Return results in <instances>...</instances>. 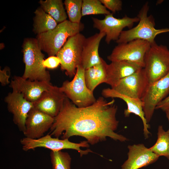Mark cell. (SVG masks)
<instances>
[{
	"mask_svg": "<svg viewBox=\"0 0 169 169\" xmlns=\"http://www.w3.org/2000/svg\"><path fill=\"white\" fill-rule=\"evenodd\" d=\"M34 13L33 31L37 35L54 29L58 24V23L40 7L36 9Z\"/></svg>",
	"mask_w": 169,
	"mask_h": 169,
	"instance_id": "cell-22",
	"label": "cell"
},
{
	"mask_svg": "<svg viewBox=\"0 0 169 169\" xmlns=\"http://www.w3.org/2000/svg\"><path fill=\"white\" fill-rule=\"evenodd\" d=\"M50 157L53 169H70L71 158L67 152L51 151Z\"/></svg>",
	"mask_w": 169,
	"mask_h": 169,
	"instance_id": "cell-26",
	"label": "cell"
},
{
	"mask_svg": "<svg viewBox=\"0 0 169 169\" xmlns=\"http://www.w3.org/2000/svg\"><path fill=\"white\" fill-rule=\"evenodd\" d=\"M169 95V73L163 78L148 84L141 100L148 123L150 121L157 105Z\"/></svg>",
	"mask_w": 169,
	"mask_h": 169,
	"instance_id": "cell-11",
	"label": "cell"
},
{
	"mask_svg": "<svg viewBox=\"0 0 169 169\" xmlns=\"http://www.w3.org/2000/svg\"><path fill=\"white\" fill-rule=\"evenodd\" d=\"M23 61L25 65L23 79L50 83V75L43 65L44 55L36 38H27L22 45Z\"/></svg>",
	"mask_w": 169,
	"mask_h": 169,
	"instance_id": "cell-2",
	"label": "cell"
},
{
	"mask_svg": "<svg viewBox=\"0 0 169 169\" xmlns=\"http://www.w3.org/2000/svg\"><path fill=\"white\" fill-rule=\"evenodd\" d=\"M51 136L48 134L36 139L25 137L22 139L20 142L22 146L23 150L25 151L34 150L38 147H43L49 149L51 151H59L64 149H74L77 151L81 156L90 152L94 153L90 149L82 150L80 148L81 147L88 148L90 146L87 141L75 143L69 141V139H60Z\"/></svg>",
	"mask_w": 169,
	"mask_h": 169,
	"instance_id": "cell-8",
	"label": "cell"
},
{
	"mask_svg": "<svg viewBox=\"0 0 169 169\" xmlns=\"http://www.w3.org/2000/svg\"><path fill=\"white\" fill-rule=\"evenodd\" d=\"M92 19L94 28L105 34V41L108 44L112 41H116L124 28L131 29L135 23L139 21L137 17L130 18L126 15L122 18H116L114 17L112 13L105 15L103 19L93 17Z\"/></svg>",
	"mask_w": 169,
	"mask_h": 169,
	"instance_id": "cell-10",
	"label": "cell"
},
{
	"mask_svg": "<svg viewBox=\"0 0 169 169\" xmlns=\"http://www.w3.org/2000/svg\"><path fill=\"white\" fill-rule=\"evenodd\" d=\"M166 117L168 120L169 123V112H166ZM169 134V128L168 130L167 131Z\"/></svg>",
	"mask_w": 169,
	"mask_h": 169,
	"instance_id": "cell-32",
	"label": "cell"
},
{
	"mask_svg": "<svg viewBox=\"0 0 169 169\" xmlns=\"http://www.w3.org/2000/svg\"><path fill=\"white\" fill-rule=\"evenodd\" d=\"M128 159L121 169H139L156 161L159 157L143 144L129 145Z\"/></svg>",
	"mask_w": 169,
	"mask_h": 169,
	"instance_id": "cell-18",
	"label": "cell"
},
{
	"mask_svg": "<svg viewBox=\"0 0 169 169\" xmlns=\"http://www.w3.org/2000/svg\"><path fill=\"white\" fill-rule=\"evenodd\" d=\"M157 135L156 143L149 149L159 157L163 156L169 160V134L160 125L158 128Z\"/></svg>",
	"mask_w": 169,
	"mask_h": 169,
	"instance_id": "cell-24",
	"label": "cell"
},
{
	"mask_svg": "<svg viewBox=\"0 0 169 169\" xmlns=\"http://www.w3.org/2000/svg\"><path fill=\"white\" fill-rule=\"evenodd\" d=\"M84 28L81 23H73L67 20L54 29L37 35L36 38L41 50L49 57L55 56L69 37L80 33Z\"/></svg>",
	"mask_w": 169,
	"mask_h": 169,
	"instance_id": "cell-3",
	"label": "cell"
},
{
	"mask_svg": "<svg viewBox=\"0 0 169 169\" xmlns=\"http://www.w3.org/2000/svg\"><path fill=\"white\" fill-rule=\"evenodd\" d=\"M107 64L101 58L100 63L85 70L84 77L87 87L92 92L99 84L105 83Z\"/></svg>",
	"mask_w": 169,
	"mask_h": 169,
	"instance_id": "cell-21",
	"label": "cell"
},
{
	"mask_svg": "<svg viewBox=\"0 0 169 169\" xmlns=\"http://www.w3.org/2000/svg\"><path fill=\"white\" fill-rule=\"evenodd\" d=\"M101 3L100 0H83L82 7V16L89 15L105 14H110Z\"/></svg>",
	"mask_w": 169,
	"mask_h": 169,
	"instance_id": "cell-25",
	"label": "cell"
},
{
	"mask_svg": "<svg viewBox=\"0 0 169 169\" xmlns=\"http://www.w3.org/2000/svg\"><path fill=\"white\" fill-rule=\"evenodd\" d=\"M85 37L79 33L69 37L56 56L60 61L61 69L70 77L75 74L78 66L81 65L82 54Z\"/></svg>",
	"mask_w": 169,
	"mask_h": 169,
	"instance_id": "cell-7",
	"label": "cell"
},
{
	"mask_svg": "<svg viewBox=\"0 0 169 169\" xmlns=\"http://www.w3.org/2000/svg\"><path fill=\"white\" fill-rule=\"evenodd\" d=\"M148 85L143 68L120 80L112 88L129 96L141 99Z\"/></svg>",
	"mask_w": 169,
	"mask_h": 169,
	"instance_id": "cell-15",
	"label": "cell"
},
{
	"mask_svg": "<svg viewBox=\"0 0 169 169\" xmlns=\"http://www.w3.org/2000/svg\"><path fill=\"white\" fill-rule=\"evenodd\" d=\"M54 121V117L33 107L27 116L23 134L25 137L30 139L41 138L50 129Z\"/></svg>",
	"mask_w": 169,
	"mask_h": 169,
	"instance_id": "cell-14",
	"label": "cell"
},
{
	"mask_svg": "<svg viewBox=\"0 0 169 169\" xmlns=\"http://www.w3.org/2000/svg\"><path fill=\"white\" fill-rule=\"evenodd\" d=\"M4 101L7 104L8 110L13 114L14 123L23 132L28 115L34 107L33 103L27 100L21 94L14 91L8 94Z\"/></svg>",
	"mask_w": 169,
	"mask_h": 169,
	"instance_id": "cell-13",
	"label": "cell"
},
{
	"mask_svg": "<svg viewBox=\"0 0 169 169\" xmlns=\"http://www.w3.org/2000/svg\"><path fill=\"white\" fill-rule=\"evenodd\" d=\"M151 45L148 42L140 39L118 44L107 58L111 62L125 60L136 63L144 68L145 57Z\"/></svg>",
	"mask_w": 169,
	"mask_h": 169,
	"instance_id": "cell-9",
	"label": "cell"
},
{
	"mask_svg": "<svg viewBox=\"0 0 169 169\" xmlns=\"http://www.w3.org/2000/svg\"><path fill=\"white\" fill-rule=\"evenodd\" d=\"M53 86L50 83L31 81L17 76L13 77L9 85L13 91L21 94L26 100L33 103L37 101L45 92L50 90Z\"/></svg>",
	"mask_w": 169,
	"mask_h": 169,
	"instance_id": "cell-12",
	"label": "cell"
},
{
	"mask_svg": "<svg viewBox=\"0 0 169 169\" xmlns=\"http://www.w3.org/2000/svg\"><path fill=\"white\" fill-rule=\"evenodd\" d=\"M105 8L115 13L122 9V2L120 0H100Z\"/></svg>",
	"mask_w": 169,
	"mask_h": 169,
	"instance_id": "cell-28",
	"label": "cell"
},
{
	"mask_svg": "<svg viewBox=\"0 0 169 169\" xmlns=\"http://www.w3.org/2000/svg\"><path fill=\"white\" fill-rule=\"evenodd\" d=\"M66 97L60 87L53 86L50 90L45 92L37 101L33 103L34 107L54 118L61 110Z\"/></svg>",
	"mask_w": 169,
	"mask_h": 169,
	"instance_id": "cell-16",
	"label": "cell"
},
{
	"mask_svg": "<svg viewBox=\"0 0 169 169\" xmlns=\"http://www.w3.org/2000/svg\"><path fill=\"white\" fill-rule=\"evenodd\" d=\"M101 94L105 98H118L123 100L127 105V108L124 111L125 117H128L132 113L139 117L143 123L145 138H148L150 134L148 130L149 126L145 117L143 110V104L141 99L132 98L124 95L111 88L103 89Z\"/></svg>",
	"mask_w": 169,
	"mask_h": 169,
	"instance_id": "cell-17",
	"label": "cell"
},
{
	"mask_svg": "<svg viewBox=\"0 0 169 169\" xmlns=\"http://www.w3.org/2000/svg\"><path fill=\"white\" fill-rule=\"evenodd\" d=\"M156 109H161L165 113L169 112V95L157 105Z\"/></svg>",
	"mask_w": 169,
	"mask_h": 169,
	"instance_id": "cell-31",
	"label": "cell"
},
{
	"mask_svg": "<svg viewBox=\"0 0 169 169\" xmlns=\"http://www.w3.org/2000/svg\"><path fill=\"white\" fill-rule=\"evenodd\" d=\"M105 33L100 32L85 38L82 54L81 65L85 70L100 63L101 58L98 53L100 44Z\"/></svg>",
	"mask_w": 169,
	"mask_h": 169,
	"instance_id": "cell-20",
	"label": "cell"
},
{
	"mask_svg": "<svg viewBox=\"0 0 169 169\" xmlns=\"http://www.w3.org/2000/svg\"><path fill=\"white\" fill-rule=\"evenodd\" d=\"M114 102L113 99L108 102L100 97L93 104L79 108L66 97L61 110L54 118L50 135L58 138L62 136V139L79 136L92 145L106 140L107 137L121 142L127 141L125 137L115 132L119 121Z\"/></svg>",
	"mask_w": 169,
	"mask_h": 169,
	"instance_id": "cell-1",
	"label": "cell"
},
{
	"mask_svg": "<svg viewBox=\"0 0 169 169\" xmlns=\"http://www.w3.org/2000/svg\"><path fill=\"white\" fill-rule=\"evenodd\" d=\"M60 64V59L57 56H54L49 57L44 60L43 65L46 68L53 69L57 68Z\"/></svg>",
	"mask_w": 169,
	"mask_h": 169,
	"instance_id": "cell-29",
	"label": "cell"
},
{
	"mask_svg": "<svg viewBox=\"0 0 169 169\" xmlns=\"http://www.w3.org/2000/svg\"><path fill=\"white\" fill-rule=\"evenodd\" d=\"M40 7L58 23L66 20L67 16L62 0H40Z\"/></svg>",
	"mask_w": 169,
	"mask_h": 169,
	"instance_id": "cell-23",
	"label": "cell"
},
{
	"mask_svg": "<svg viewBox=\"0 0 169 169\" xmlns=\"http://www.w3.org/2000/svg\"><path fill=\"white\" fill-rule=\"evenodd\" d=\"M9 70V69L7 67L2 70H0V82L3 86H5L10 83L9 80L10 74L8 73Z\"/></svg>",
	"mask_w": 169,
	"mask_h": 169,
	"instance_id": "cell-30",
	"label": "cell"
},
{
	"mask_svg": "<svg viewBox=\"0 0 169 169\" xmlns=\"http://www.w3.org/2000/svg\"><path fill=\"white\" fill-rule=\"evenodd\" d=\"M84 71L81 65L78 66L72 80L64 81L60 87L67 97L79 108L89 106L96 100L93 92L86 86L84 77Z\"/></svg>",
	"mask_w": 169,
	"mask_h": 169,
	"instance_id": "cell-6",
	"label": "cell"
},
{
	"mask_svg": "<svg viewBox=\"0 0 169 169\" xmlns=\"http://www.w3.org/2000/svg\"><path fill=\"white\" fill-rule=\"evenodd\" d=\"M143 67L136 63L125 60L111 62L107 64L105 83L113 88L117 83Z\"/></svg>",
	"mask_w": 169,
	"mask_h": 169,
	"instance_id": "cell-19",
	"label": "cell"
},
{
	"mask_svg": "<svg viewBox=\"0 0 169 169\" xmlns=\"http://www.w3.org/2000/svg\"><path fill=\"white\" fill-rule=\"evenodd\" d=\"M149 8L148 2L144 4L137 16L139 19L138 23L134 28L123 31L116 41L118 44L136 39L144 40L151 44L155 42V39L157 35L169 32V28H155L154 17L151 15H148Z\"/></svg>",
	"mask_w": 169,
	"mask_h": 169,
	"instance_id": "cell-4",
	"label": "cell"
},
{
	"mask_svg": "<svg viewBox=\"0 0 169 169\" xmlns=\"http://www.w3.org/2000/svg\"><path fill=\"white\" fill-rule=\"evenodd\" d=\"M82 0H65L64 4L69 18L72 23H79L82 16Z\"/></svg>",
	"mask_w": 169,
	"mask_h": 169,
	"instance_id": "cell-27",
	"label": "cell"
},
{
	"mask_svg": "<svg viewBox=\"0 0 169 169\" xmlns=\"http://www.w3.org/2000/svg\"><path fill=\"white\" fill-rule=\"evenodd\" d=\"M145 73L148 84L163 78L169 73V49L167 46L151 44L144 58Z\"/></svg>",
	"mask_w": 169,
	"mask_h": 169,
	"instance_id": "cell-5",
	"label": "cell"
}]
</instances>
